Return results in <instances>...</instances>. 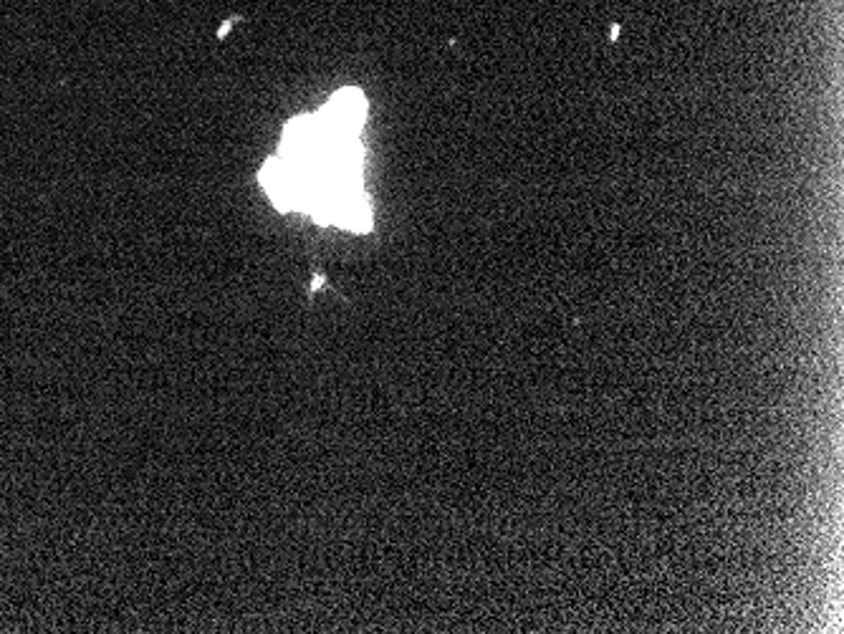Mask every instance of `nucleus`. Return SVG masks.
<instances>
[{"label": "nucleus", "instance_id": "1", "mask_svg": "<svg viewBox=\"0 0 844 634\" xmlns=\"http://www.w3.org/2000/svg\"><path fill=\"white\" fill-rule=\"evenodd\" d=\"M322 114L342 131L360 135L364 119H367V99L360 89H342L329 99Z\"/></svg>", "mask_w": 844, "mask_h": 634}]
</instances>
